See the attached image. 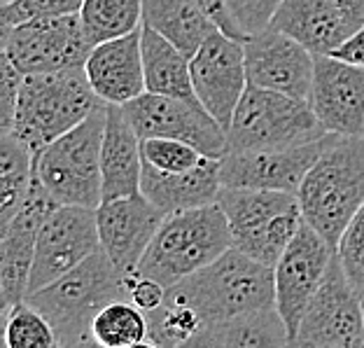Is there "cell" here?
Here are the masks:
<instances>
[{
  "label": "cell",
  "mask_w": 364,
  "mask_h": 348,
  "mask_svg": "<svg viewBox=\"0 0 364 348\" xmlns=\"http://www.w3.org/2000/svg\"><path fill=\"white\" fill-rule=\"evenodd\" d=\"M271 28L294 38L316 56L334 54L355 33L336 0H283Z\"/></svg>",
  "instance_id": "cell-22"
},
{
  "label": "cell",
  "mask_w": 364,
  "mask_h": 348,
  "mask_svg": "<svg viewBox=\"0 0 364 348\" xmlns=\"http://www.w3.org/2000/svg\"><path fill=\"white\" fill-rule=\"evenodd\" d=\"M129 300L134 302L140 311L150 313L154 309H159L164 300H166V288L152 278L134 273V276H129Z\"/></svg>",
  "instance_id": "cell-37"
},
{
  "label": "cell",
  "mask_w": 364,
  "mask_h": 348,
  "mask_svg": "<svg viewBox=\"0 0 364 348\" xmlns=\"http://www.w3.org/2000/svg\"><path fill=\"white\" fill-rule=\"evenodd\" d=\"M362 313H364V295H362Z\"/></svg>",
  "instance_id": "cell-45"
},
{
  "label": "cell",
  "mask_w": 364,
  "mask_h": 348,
  "mask_svg": "<svg viewBox=\"0 0 364 348\" xmlns=\"http://www.w3.org/2000/svg\"><path fill=\"white\" fill-rule=\"evenodd\" d=\"M336 251L322 238L309 222H301L299 231L280 255L273 267L276 276V309L283 318L289 339L299 332V325L309 311L313 297L325 280Z\"/></svg>",
  "instance_id": "cell-11"
},
{
  "label": "cell",
  "mask_w": 364,
  "mask_h": 348,
  "mask_svg": "<svg viewBox=\"0 0 364 348\" xmlns=\"http://www.w3.org/2000/svg\"><path fill=\"white\" fill-rule=\"evenodd\" d=\"M147 322H150V342L159 348H178L182 342H187L189 337L205 327L201 313L168 288L164 304L147 313Z\"/></svg>",
  "instance_id": "cell-30"
},
{
  "label": "cell",
  "mask_w": 364,
  "mask_h": 348,
  "mask_svg": "<svg viewBox=\"0 0 364 348\" xmlns=\"http://www.w3.org/2000/svg\"><path fill=\"white\" fill-rule=\"evenodd\" d=\"M129 300V276L98 251L52 285L31 292L33 304L52 322L61 346L91 334V322L107 304Z\"/></svg>",
  "instance_id": "cell-5"
},
{
  "label": "cell",
  "mask_w": 364,
  "mask_h": 348,
  "mask_svg": "<svg viewBox=\"0 0 364 348\" xmlns=\"http://www.w3.org/2000/svg\"><path fill=\"white\" fill-rule=\"evenodd\" d=\"M220 332L229 348H289L292 344L276 306L222 322Z\"/></svg>",
  "instance_id": "cell-29"
},
{
  "label": "cell",
  "mask_w": 364,
  "mask_h": 348,
  "mask_svg": "<svg viewBox=\"0 0 364 348\" xmlns=\"http://www.w3.org/2000/svg\"><path fill=\"white\" fill-rule=\"evenodd\" d=\"M103 201L140 194L143 154L140 138L124 112V105H107L105 134L101 147Z\"/></svg>",
  "instance_id": "cell-23"
},
{
  "label": "cell",
  "mask_w": 364,
  "mask_h": 348,
  "mask_svg": "<svg viewBox=\"0 0 364 348\" xmlns=\"http://www.w3.org/2000/svg\"><path fill=\"white\" fill-rule=\"evenodd\" d=\"M85 73L91 89L107 105H127L143 96L147 91L143 26L124 38L96 45L85 63Z\"/></svg>",
  "instance_id": "cell-20"
},
{
  "label": "cell",
  "mask_w": 364,
  "mask_h": 348,
  "mask_svg": "<svg viewBox=\"0 0 364 348\" xmlns=\"http://www.w3.org/2000/svg\"><path fill=\"white\" fill-rule=\"evenodd\" d=\"M296 199L304 222L336 251L346 227L364 204V136H329Z\"/></svg>",
  "instance_id": "cell-1"
},
{
  "label": "cell",
  "mask_w": 364,
  "mask_h": 348,
  "mask_svg": "<svg viewBox=\"0 0 364 348\" xmlns=\"http://www.w3.org/2000/svg\"><path fill=\"white\" fill-rule=\"evenodd\" d=\"M229 248L234 241L220 204L173 213L161 222L136 273L173 288L222 258Z\"/></svg>",
  "instance_id": "cell-3"
},
{
  "label": "cell",
  "mask_w": 364,
  "mask_h": 348,
  "mask_svg": "<svg viewBox=\"0 0 364 348\" xmlns=\"http://www.w3.org/2000/svg\"><path fill=\"white\" fill-rule=\"evenodd\" d=\"M222 159H205L196 169L185 173H164L143 162L140 194L159 209L164 215L203 209L218 204L222 192Z\"/></svg>",
  "instance_id": "cell-21"
},
{
  "label": "cell",
  "mask_w": 364,
  "mask_h": 348,
  "mask_svg": "<svg viewBox=\"0 0 364 348\" xmlns=\"http://www.w3.org/2000/svg\"><path fill=\"white\" fill-rule=\"evenodd\" d=\"M185 52L168 43L150 26H143V65H145V87L150 94L185 98V101H198L192 65Z\"/></svg>",
  "instance_id": "cell-25"
},
{
  "label": "cell",
  "mask_w": 364,
  "mask_h": 348,
  "mask_svg": "<svg viewBox=\"0 0 364 348\" xmlns=\"http://www.w3.org/2000/svg\"><path fill=\"white\" fill-rule=\"evenodd\" d=\"M36 157L12 134L0 138V231L14 218L28 196Z\"/></svg>",
  "instance_id": "cell-26"
},
{
  "label": "cell",
  "mask_w": 364,
  "mask_h": 348,
  "mask_svg": "<svg viewBox=\"0 0 364 348\" xmlns=\"http://www.w3.org/2000/svg\"><path fill=\"white\" fill-rule=\"evenodd\" d=\"M309 101L247 85L227 129L229 150H278L325 138Z\"/></svg>",
  "instance_id": "cell-8"
},
{
  "label": "cell",
  "mask_w": 364,
  "mask_h": 348,
  "mask_svg": "<svg viewBox=\"0 0 364 348\" xmlns=\"http://www.w3.org/2000/svg\"><path fill=\"white\" fill-rule=\"evenodd\" d=\"M3 342L5 348H61L52 322L26 300L5 309Z\"/></svg>",
  "instance_id": "cell-31"
},
{
  "label": "cell",
  "mask_w": 364,
  "mask_h": 348,
  "mask_svg": "<svg viewBox=\"0 0 364 348\" xmlns=\"http://www.w3.org/2000/svg\"><path fill=\"white\" fill-rule=\"evenodd\" d=\"M105 117L107 103L98 105L80 127L47 145L33 162L38 180L59 206L96 211L103 204L101 147Z\"/></svg>",
  "instance_id": "cell-6"
},
{
  "label": "cell",
  "mask_w": 364,
  "mask_h": 348,
  "mask_svg": "<svg viewBox=\"0 0 364 348\" xmlns=\"http://www.w3.org/2000/svg\"><path fill=\"white\" fill-rule=\"evenodd\" d=\"M225 3L241 36L250 38L271 26L283 0H225Z\"/></svg>",
  "instance_id": "cell-35"
},
{
  "label": "cell",
  "mask_w": 364,
  "mask_h": 348,
  "mask_svg": "<svg viewBox=\"0 0 364 348\" xmlns=\"http://www.w3.org/2000/svg\"><path fill=\"white\" fill-rule=\"evenodd\" d=\"M292 344L362 348L364 346V313L362 297L350 285L348 276L334 255L318 295L306 311L299 332Z\"/></svg>",
  "instance_id": "cell-13"
},
{
  "label": "cell",
  "mask_w": 364,
  "mask_h": 348,
  "mask_svg": "<svg viewBox=\"0 0 364 348\" xmlns=\"http://www.w3.org/2000/svg\"><path fill=\"white\" fill-rule=\"evenodd\" d=\"M5 3H12V0H3V5H5Z\"/></svg>",
  "instance_id": "cell-46"
},
{
  "label": "cell",
  "mask_w": 364,
  "mask_h": 348,
  "mask_svg": "<svg viewBox=\"0 0 364 348\" xmlns=\"http://www.w3.org/2000/svg\"><path fill=\"white\" fill-rule=\"evenodd\" d=\"M98 251H101V236H98L96 211L82 206H59L40 229L28 295L52 285Z\"/></svg>",
  "instance_id": "cell-12"
},
{
  "label": "cell",
  "mask_w": 364,
  "mask_h": 348,
  "mask_svg": "<svg viewBox=\"0 0 364 348\" xmlns=\"http://www.w3.org/2000/svg\"><path fill=\"white\" fill-rule=\"evenodd\" d=\"M61 348H103V346L98 344L96 339L91 337V334H87V337H82V339H75V342L63 344Z\"/></svg>",
  "instance_id": "cell-42"
},
{
  "label": "cell",
  "mask_w": 364,
  "mask_h": 348,
  "mask_svg": "<svg viewBox=\"0 0 364 348\" xmlns=\"http://www.w3.org/2000/svg\"><path fill=\"white\" fill-rule=\"evenodd\" d=\"M129 348H159L154 342H150V339H147V342H140V344H134V346H129Z\"/></svg>",
  "instance_id": "cell-43"
},
{
  "label": "cell",
  "mask_w": 364,
  "mask_h": 348,
  "mask_svg": "<svg viewBox=\"0 0 364 348\" xmlns=\"http://www.w3.org/2000/svg\"><path fill=\"white\" fill-rule=\"evenodd\" d=\"M243 47L247 85L311 101L316 54L271 26L257 36L245 38Z\"/></svg>",
  "instance_id": "cell-16"
},
{
  "label": "cell",
  "mask_w": 364,
  "mask_h": 348,
  "mask_svg": "<svg viewBox=\"0 0 364 348\" xmlns=\"http://www.w3.org/2000/svg\"><path fill=\"white\" fill-rule=\"evenodd\" d=\"M338 262L348 276L350 285L358 290V295H364V204L355 213L350 225L346 227L341 241L336 246Z\"/></svg>",
  "instance_id": "cell-33"
},
{
  "label": "cell",
  "mask_w": 364,
  "mask_h": 348,
  "mask_svg": "<svg viewBox=\"0 0 364 348\" xmlns=\"http://www.w3.org/2000/svg\"><path fill=\"white\" fill-rule=\"evenodd\" d=\"M91 49L80 14L43 16L3 28V54L21 75L85 68Z\"/></svg>",
  "instance_id": "cell-9"
},
{
  "label": "cell",
  "mask_w": 364,
  "mask_h": 348,
  "mask_svg": "<svg viewBox=\"0 0 364 348\" xmlns=\"http://www.w3.org/2000/svg\"><path fill=\"white\" fill-rule=\"evenodd\" d=\"M338 7L346 16V21L350 23L353 31H358L364 23V0H336Z\"/></svg>",
  "instance_id": "cell-41"
},
{
  "label": "cell",
  "mask_w": 364,
  "mask_h": 348,
  "mask_svg": "<svg viewBox=\"0 0 364 348\" xmlns=\"http://www.w3.org/2000/svg\"><path fill=\"white\" fill-rule=\"evenodd\" d=\"M21 80L23 75L16 70V65L5 54L0 56V129H3V134L12 131Z\"/></svg>",
  "instance_id": "cell-36"
},
{
  "label": "cell",
  "mask_w": 364,
  "mask_h": 348,
  "mask_svg": "<svg viewBox=\"0 0 364 348\" xmlns=\"http://www.w3.org/2000/svg\"><path fill=\"white\" fill-rule=\"evenodd\" d=\"M80 21L94 47L124 38L143 26V0H85Z\"/></svg>",
  "instance_id": "cell-27"
},
{
  "label": "cell",
  "mask_w": 364,
  "mask_h": 348,
  "mask_svg": "<svg viewBox=\"0 0 364 348\" xmlns=\"http://www.w3.org/2000/svg\"><path fill=\"white\" fill-rule=\"evenodd\" d=\"M140 154L143 162L164 173H185L196 169L205 159L196 147L180 143L171 138H145L140 140Z\"/></svg>",
  "instance_id": "cell-32"
},
{
  "label": "cell",
  "mask_w": 364,
  "mask_h": 348,
  "mask_svg": "<svg viewBox=\"0 0 364 348\" xmlns=\"http://www.w3.org/2000/svg\"><path fill=\"white\" fill-rule=\"evenodd\" d=\"M178 348H229L225 337L220 332V325H205L187 342H182Z\"/></svg>",
  "instance_id": "cell-40"
},
{
  "label": "cell",
  "mask_w": 364,
  "mask_h": 348,
  "mask_svg": "<svg viewBox=\"0 0 364 348\" xmlns=\"http://www.w3.org/2000/svg\"><path fill=\"white\" fill-rule=\"evenodd\" d=\"M82 3L85 0H12L0 7V21L3 28H7L31 19H43V16L80 14Z\"/></svg>",
  "instance_id": "cell-34"
},
{
  "label": "cell",
  "mask_w": 364,
  "mask_h": 348,
  "mask_svg": "<svg viewBox=\"0 0 364 348\" xmlns=\"http://www.w3.org/2000/svg\"><path fill=\"white\" fill-rule=\"evenodd\" d=\"M332 56L348 61V63H355V65H362L364 68V23L353 33L348 40H346L341 47L336 49Z\"/></svg>",
  "instance_id": "cell-39"
},
{
  "label": "cell",
  "mask_w": 364,
  "mask_h": 348,
  "mask_svg": "<svg viewBox=\"0 0 364 348\" xmlns=\"http://www.w3.org/2000/svg\"><path fill=\"white\" fill-rule=\"evenodd\" d=\"M325 138L296 147L278 150H229L222 159V187L271 189V192L296 194L313 164L325 150Z\"/></svg>",
  "instance_id": "cell-17"
},
{
  "label": "cell",
  "mask_w": 364,
  "mask_h": 348,
  "mask_svg": "<svg viewBox=\"0 0 364 348\" xmlns=\"http://www.w3.org/2000/svg\"><path fill=\"white\" fill-rule=\"evenodd\" d=\"M192 82L196 98L222 127L231 120L247 89L243 40L215 31L192 56Z\"/></svg>",
  "instance_id": "cell-14"
},
{
  "label": "cell",
  "mask_w": 364,
  "mask_h": 348,
  "mask_svg": "<svg viewBox=\"0 0 364 348\" xmlns=\"http://www.w3.org/2000/svg\"><path fill=\"white\" fill-rule=\"evenodd\" d=\"M98 105L85 68L23 75L10 134L38 157L47 145L80 127Z\"/></svg>",
  "instance_id": "cell-2"
},
{
  "label": "cell",
  "mask_w": 364,
  "mask_h": 348,
  "mask_svg": "<svg viewBox=\"0 0 364 348\" xmlns=\"http://www.w3.org/2000/svg\"><path fill=\"white\" fill-rule=\"evenodd\" d=\"M289 348H332V346H309V344H289Z\"/></svg>",
  "instance_id": "cell-44"
},
{
  "label": "cell",
  "mask_w": 364,
  "mask_h": 348,
  "mask_svg": "<svg viewBox=\"0 0 364 348\" xmlns=\"http://www.w3.org/2000/svg\"><path fill=\"white\" fill-rule=\"evenodd\" d=\"M143 26H150L189 59L218 28L194 0H143Z\"/></svg>",
  "instance_id": "cell-24"
},
{
  "label": "cell",
  "mask_w": 364,
  "mask_h": 348,
  "mask_svg": "<svg viewBox=\"0 0 364 348\" xmlns=\"http://www.w3.org/2000/svg\"><path fill=\"white\" fill-rule=\"evenodd\" d=\"M168 290L192 304L205 325H222L231 318L276 306L273 267L247 258L236 248H229L205 269Z\"/></svg>",
  "instance_id": "cell-4"
},
{
  "label": "cell",
  "mask_w": 364,
  "mask_h": 348,
  "mask_svg": "<svg viewBox=\"0 0 364 348\" xmlns=\"http://www.w3.org/2000/svg\"><path fill=\"white\" fill-rule=\"evenodd\" d=\"M218 204L236 251L267 267H276L304 222L299 199L289 192L222 187Z\"/></svg>",
  "instance_id": "cell-7"
},
{
  "label": "cell",
  "mask_w": 364,
  "mask_h": 348,
  "mask_svg": "<svg viewBox=\"0 0 364 348\" xmlns=\"http://www.w3.org/2000/svg\"><path fill=\"white\" fill-rule=\"evenodd\" d=\"M124 112L140 140L171 138L196 147L210 159H225L229 152L227 129L198 101L171 98L145 91L124 105Z\"/></svg>",
  "instance_id": "cell-10"
},
{
  "label": "cell",
  "mask_w": 364,
  "mask_h": 348,
  "mask_svg": "<svg viewBox=\"0 0 364 348\" xmlns=\"http://www.w3.org/2000/svg\"><path fill=\"white\" fill-rule=\"evenodd\" d=\"M362 348H364V346H362Z\"/></svg>",
  "instance_id": "cell-47"
},
{
  "label": "cell",
  "mask_w": 364,
  "mask_h": 348,
  "mask_svg": "<svg viewBox=\"0 0 364 348\" xmlns=\"http://www.w3.org/2000/svg\"><path fill=\"white\" fill-rule=\"evenodd\" d=\"M311 107L334 136H364V68L336 56H316Z\"/></svg>",
  "instance_id": "cell-19"
},
{
  "label": "cell",
  "mask_w": 364,
  "mask_h": 348,
  "mask_svg": "<svg viewBox=\"0 0 364 348\" xmlns=\"http://www.w3.org/2000/svg\"><path fill=\"white\" fill-rule=\"evenodd\" d=\"M166 220L143 194L110 199L96 209L101 251L127 276H134L161 222Z\"/></svg>",
  "instance_id": "cell-18"
},
{
  "label": "cell",
  "mask_w": 364,
  "mask_h": 348,
  "mask_svg": "<svg viewBox=\"0 0 364 348\" xmlns=\"http://www.w3.org/2000/svg\"><path fill=\"white\" fill-rule=\"evenodd\" d=\"M91 337L103 348H129L150 339L147 313L131 300L107 304L91 322Z\"/></svg>",
  "instance_id": "cell-28"
},
{
  "label": "cell",
  "mask_w": 364,
  "mask_h": 348,
  "mask_svg": "<svg viewBox=\"0 0 364 348\" xmlns=\"http://www.w3.org/2000/svg\"><path fill=\"white\" fill-rule=\"evenodd\" d=\"M194 3L201 7V10L210 16V19L218 23V28L225 33V36L229 38H236V40H243L245 43V38L241 36V31L236 28V23L234 19H231V14L227 10V3L225 0H194Z\"/></svg>",
  "instance_id": "cell-38"
},
{
  "label": "cell",
  "mask_w": 364,
  "mask_h": 348,
  "mask_svg": "<svg viewBox=\"0 0 364 348\" xmlns=\"http://www.w3.org/2000/svg\"><path fill=\"white\" fill-rule=\"evenodd\" d=\"M59 204L43 187L33 171V182L28 196L19 213L14 215L3 231H0V295H3V311L26 300L33 260H36L38 236L45 220L52 215Z\"/></svg>",
  "instance_id": "cell-15"
}]
</instances>
